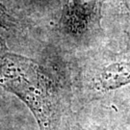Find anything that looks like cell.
Masks as SVG:
<instances>
[{
	"instance_id": "cell-1",
	"label": "cell",
	"mask_w": 130,
	"mask_h": 130,
	"mask_svg": "<svg viewBox=\"0 0 130 130\" xmlns=\"http://www.w3.org/2000/svg\"><path fill=\"white\" fill-rule=\"evenodd\" d=\"M0 86L25 103L40 130H62L63 98L54 80L36 62L5 53L0 58Z\"/></svg>"
},
{
	"instance_id": "cell-2",
	"label": "cell",
	"mask_w": 130,
	"mask_h": 130,
	"mask_svg": "<svg viewBox=\"0 0 130 130\" xmlns=\"http://www.w3.org/2000/svg\"><path fill=\"white\" fill-rule=\"evenodd\" d=\"M99 19L98 0H69L63 10L61 26L69 36L81 39L98 27Z\"/></svg>"
},
{
	"instance_id": "cell-3",
	"label": "cell",
	"mask_w": 130,
	"mask_h": 130,
	"mask_svg": "<svg viewBox=\"0 0 130 130\" xmlns=\"http://www.w3.org/2000/svg\"><path fill=\"white\" fill-rule=\"evenodd\" d=\"M92 85L99 92H108L130 84V49L117 53L95 67Z\"/></svg>"
},
{
	"instance_id": "cell-4",
	"label": "cell",
	"mask_w": 130,
	"mask_h": 130,
	"mask_svg": "<svg viewBox=\"0 0 130 130\" xmlns=\"http://www.w3.org/2000/svg\"><path fill=\"white\" fill-rule=\"evenodd\" d=\"M90 130H105L103 128H94V129H90Z\"/></svg>"
},
{
	"instance_id": "cell-5",
	"label": "cell",
	"mask_w": 130,
	"mask_h": 130,
	"mask_svg": "<svg viewBox=\"0 0 130 130\" xmlns=\"http://www.w3.org/2000/svg\"><path fill=\"white\" fill-rule=\"evenodd\" d=\"M127 1V4H128V6H129V8H130V0H126Z\"/></svg>"
}]
</instances>
